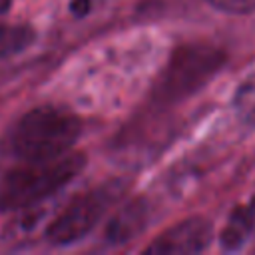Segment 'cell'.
<instances>
[{
	"instance_id": "obj_1",
	"label": "cell",
	"mask_w": 255,
	"mask_h": 255,
	"mask_svg": "<svg viewBox=\"0 0 255 255\" xmlns=\"http://www.w3.org/2000/svg\"><path fill=\"white\" fill-rule=\"evenodd\" d=\"M78 116L60 106H40L22 116L8 135V149L22 161L64 155L80 137Z\"/></svg>"
},
{
	"instance_id": "obj_2",
	"label": "cell",
	"mask_w": 255,
	"mask_h": 255,
	"mask_svg": "<svg viewBox=\"0 0 255 255\" xmlns=\"http://www.w3.org/2000/svg\"><path fill=\"white\" fill-rule=\"evenodd\" d=\"M86 165L82 153H64L50 159L24 161L0 177V211H18L54 195Z\"/></svg>"
},
{
	"instance_id": "obj_3",
	"label": "cell",
	"mask_w": 255,
	"mask_h": 255,
	"mask_svg": "<svg viewBox=\"0 0 255 255\" xmlns=\"http://www.w3.org/2000/svg\"><path fill=\"white\" fill-rule=\"evenodd\" d=\"M225 64V54L215 46H179L153 86V98L161 104H175L203 88Z\"/></svg>"
},
{
	"instance_id": "obj_4",
	"label": "cell",
	"mask_w": 255,
	"mask_h": 255,
	"mask_svg": "<svg viewBox=\"0 0 255 255\" xmlns=\"http://www.w3.org/2000/svg\"><path fill=\"white\" fill-rule=\"evenodd\" d=\"M120 189V183H106L74 197L68 207L48 225L46 239L60 247L80 241L100 223L108 207L118 199Z\"/></svg>"
},
{
	"instance_id": "obj_5",
	"label": "cell",
	"mask_w": 255,
	"mask_h": 255,
	"mask_svg": "<svg viewBox=\"0 0 255 255\" xmlns=\"http://www.w3.org/2000/svg\"><path fill=\"white\" fill-rule=\"evenodd\" d=\"M213 239V229L203 217H189L169 227L161 235L155 237L145 247V253L151 255H187L199 253L209 247Z\"/></svg>"
},
{
	"instance_id": "obj_6",
	"label": "cell",
	"mask_w": 255,
	"mask_h": 255,
	"mask_svg": "<svg viewBox=\"0 0 255 255\" xmlns=\"http://www.w3.org/2000/svg\"><path fill=\"white\" fill-rule=\"evenodd\" d=\"M147 217H149L147 203L143 199H131L110 219V223L104 231L106 243L118 247V245L131 241L135 235H139L145 229Z\"/></svg>"
},
{
	"instance_id": "obj_7",
	"label": "cell",
	"mask_w": 255,
	"mask_h": 255,
	"mask_svg": "<svg viewBox=\"0 0 255 255\" xmlns=\"http://www.w3.org/2000/svg\"><path fill=\"white\" fill-rule=\"evenodd\" d=\"M255 237V197L247 203L235 207L221 231V249L223 251H241Z\"/></svg>"
},
{
	"instance_id": "obj_8",
	"label": "cell",
	"mask_w": 255,
	"mask_h": 255,
	"mask_svg": "<svg viewBox=\"0 0 255 255\" xmlns=\"http://www.w3.org/2000/svg\"><path fill=\"white\" fill-rule=\"evenodd\" d=\"M34 40L36 34L30 26L0 22V58H10L24 52Z\"/></svg>"
},
{
	"instance_id": "obj_9",
	"label": "cell",
	"mask_w": 255,
	"mask_h": 255,
	"mask_svg": "<svg viewBox=\"0 0 255 255\" xmlns=\"http://www.w3.org/2000/svg\"><path fill=\"white\" fill-rule=\"evenodd\" d=\"M233 110L243 126L255 128V72L239 84L233 98Z\"/></svg>"
},
{
	"instance_id": "obj_10",
	"label": "cell",
	"mask_w": 255,
	"mask_h": 255,
	"mask_svg": "<svg viewBox=\"0 0 255 255\" xmlns=\"http://www.w3.org/2000/svg\"><path fill=\"white\" fill-rule=\"evenodd\" d=\"M213 8L225 14H249L255 12V0H207Z\"/></svg>"
},
{
	"instance_id": "obj_11",
	"label": "cell",
	"mask_w": 255,
	"mask_h": 255,
	"mask_svg": "<svg viewBox=\"0 0 255 255\" xmlns=\"http://www.w3.org/2000/svg\"><path fill=\"white\" fill-rule=\"evenodd\" d=\"M70 8H72V12L76 16H84L90 10V0H72Z\"/></svg>"
},
{
	"instance_id": "obj_12",
	"label": "cell",
	"mask_w": 255,
	"mask_h": 255,
	"mask_svg": "<svg viewBox=\"0 0 255 255\" xmlns=\"http://www.w3.org/2000/svg\"><path fill=\"white\" fill-rule=\"evenodd\" d=\"M12 6V0H0V14L8 12V8Z\"/></svg>"
}]
</instances>
